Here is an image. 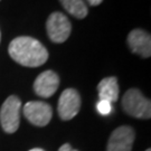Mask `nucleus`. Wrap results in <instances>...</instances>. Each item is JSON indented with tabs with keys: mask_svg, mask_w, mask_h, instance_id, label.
Segmentation results:
<instances>
[{
	"mask_svg": "<svg viewBox=\"0 0 151 151\" xmlns=\"http://www.w3.org/2000/svg\"><path fill=\"white\" fill-rule=\"evenodd\" d=\"M12 60L26 67H38L48 60V52L43 44L29 36L15 38L8 47Z\"/></svg>",
	"mask_w": 151,
	"mask_h": 151,
	"instance_id": "nucleus-1",
	"label": "nucleus"
},
{
	"mask_svg": "<svg viewBox=\"0 0 151 151\" xmlns=\"http://www.w3.org/2000/svg\"><path fill=\"white\" fill-rule=\"evenodd\" d=\"M124 112L137 119H150L151 102L146 99L138 88H130L122 97Z\"/></svg>",
	"mask_w": 151,
	"mask_h": 151,
	"instance_id": "nucleus-2",
	"label": "nucleus"
},
{
	"mask_svg": "<svg viewBox=\"0 0 151 151\" xmlns=\"http://www.w3.org/2000/svg\"><path fill=\"white\" fill-rule=\"evenodd\" d=\"M22 102L16 95H10L0 109V123L5 132L14 133L19 128Z\"/></svg>",
	"mask_w": 151,
	"mask_h": 151,
	"instance_id": "nucleus-3",
	"label": "nucleus"
},
{
	"mask_svg": "<svg viewBox=\"0 0 151 151\" xmlns=\"http://www.w3.org/2000/svg\"><path fill=\"white\" fill-rule=\"evenodd\" d=\"M48 37L53 43H64L70 37L72 25L68 18L62 12H53L46 22Z\"/></svg>",
	"mask_w": 151,
	"mask_h": 151,
	"instance_id": "nucleus-4",
	"label": "nucleus"
},
{
	"mask_svg": "<svg viewBox=\"0 0 151 151\" xmlns=\"http://www.w3.org/2000/svg\"><path fill=\"white\" fill-rule=\"evenodd\" d=\"M81 109V96L74 88H66L60 94L57 105L58 115L62 120L68 121L77 115Z\"/></svg>",
	"mask_w": 151,
	"mask_h": 151,
	"instance_id": "nucleus-5",
	"label": "nucleus"
},
{
	"mask_svg": "<svg viewBox=\"0 0 151 151\" xmlns=\"http://www.w3.org/2000/svg\"><path fill=\"white\" fill-rule=\"evenodd\" d=\"M24 115L34 125L45 127L52 119L53 110L47 103L40 101H30L24 105Z\"/></svg>",
	"mask_w": 151,
	"mask_h": 151,
	"instance_id": "nucleus-6",
	"label": "nucleus"
},
{
	"mask_svg": "<svg viewBox=\"0 0 151 151\" xmlns=\"http://www.w3.org/2000/svg\"><path fill=\"white\" fill-rule=\"evenodd\" d=\"M134 138V130L131 127H119L110 137L106 151H131Z\"/></svg>",
	"mask_w": 151,
	"mask_h": 151,
	"instance_id": "nucleus-7",
	"label": "nucleus"
},
{
	"mask_svg": "<svg viewBox=\"0 0 151 151\" xmlns=\"http://www.w3.org/2000/svg\"><path fill=\"white\" fill-rule=\"evenodd\" d=\"M60 86V77L53 70H45L34 82V91L38 96L50 97Z\"/></svg>",
	"mask_w": 151,
	"mask_h": 151,
	"instance_id": "nucleus-8",
	"label": "nucleus"
},
{
	"mask_svg": "<svg viewBox=\"0 0 151 151\" xmlns=\"http://www.w3.org/2000/svg\"><path fill=\"white\" fill-rule=\"evenodd\" d=\"M128 45L132 53L142 56L143 58L151 55L150 34L142 29H133L128 36Z\"/></svg>",
	"mask_w": 151,
	"mask_h": 151,
	"instance_id": "nucleus-9",
	"label": "nucleus"
},
{
	"mask_svg": "<svg viewBox=\"0 0 151 151\" xmlns=\"http://www.w3.org/2000/svg\"><path fill=\"white\" fill-rule=\"evenodd\" d=\"M100 100L113 103L119 99V84L116 77H105L97 85Z\"/></svg>",
	"mask_w": 151,
	"mask_h": 151,
	"instance_id": "nucleus-10",
	"label": "nucleus"
},
{
	"mask_svg": "<svg viewBox=\"0 0 151 151\" xmlns=\"http://www.w3.org/2000/svg\"><path fill=\"white\" fill-rule=\"evenodd\" d=\"M63 8L70 15L77 19H83L87 16V7L83 0H60Z\"/></svg>",
	"mask_w": 151,
	"mask_h": 151,
	"instance_id": "nucleus-11",
	"label": "nucleus"
},
{
	"mask_svg": "<svg viewBox=\"0 0 151 151\" xmlns=\"http://www.w3.org/2000/svg\"><path fill=\"white\" fill-rule=\"evenodd\" d=\"M96 109L102 115H108V114H110L112 112V103L108 102V101L100 100L96 105Z\"/></svg>",
	"mask_w": 151,
	"mask_h": 151,
	"instance_id": "nucleus-12",
	"label": "nucleus"
},
{
	"mask_svg": "<svg viewBox=\"0 0 151 151\" xmlns=\"http://www.w3.org/2000/svg\"><path fill=\"white\" fill-rule=\"evenodd\" d=\"M58 151H78V150H75V149H73L72 147L68 145V143H65L63 146L60 148V150Z\"/></svg>",
	"mask_w": 151,
	"mask_h": 151,
	"instance_id": "nucleus-13",
	"label": "nucleus"
},
{
	"mask_svg": "<svg viewBox=\"0 0 151 151\" xmlns=\"http://www.w3.org/2000/svg\"><path fill=\"white\" fill-rule=\"evenodd\" d=\"M90 4V6H99L100 4H102L103 0H86Z\"/></svg>",
	"mask_w": 151,
	"mask_h": 151,
	"instance_id": "nucleus-14",
	"label": "nucleus"
},
{
	"mask_svg": "<svg viewBox=\"0 0 151 151\" xmlns=\"http://www.w3.org/2000/svg\"><path fill=\"white\" fill-rule=\"evenodd\" d=\"M29 151H45V150H43V149H39V148H35V149H32V150H29Z\"/></svg>",
	"mask_w": 151,
	"mask_h": 151,
	"instance_id": "nucleus-15",
	"label": "nucleus"
},
{
	"mask_svg": "<svg viewBox=\"0 0 151 151\" xmlns=\"http://www.w3.org/2000/svg\"><path fill=\"white\" fill-rule=\"evenodd\" d=\"M146 151H150V149H147V150Z\"/></svg>",
	"mask_w": 151,
	"mask_h": 151,
	"instance_id": "nucleus-16",
	"label": "nucleus"
},
{
	"mask_svg": "<svg viewBox=\"0 0 151 151\" xmlns=\"http://www.w3.org/2000/svg\"><path fill=\"white\" fill-rule=\"evenodd\" d=\"M0 39H1V32H0Z\"/></svg>",
	"mask_w": 151,
	"mask_h": 151,
	"instance_id": "nucleus-17",
	"label": "nucleus"
}]
</instances>
